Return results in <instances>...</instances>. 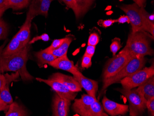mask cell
Instances as JSON below:
<instances>
[{
	"instance_id": "20",
	"label": "cell",
	"mask_w": 154,
	"mask_h": 116,
	"mask_svg": "<svg viewBox=\"0 0 154 116\" xmlns=\"http://www.w3.org/2000/svg\"><path fill=\"white\" fill-rule=\"evenodd\" d=\"M140 11L142 16L144 31L148 32L154 38V14H149L144 9V7L140 8Z\"/></svg>"
},
{
	"instance_id": "25",
	"label": "cell",
	"mask_w": 154,
	"mask_h": 116,
	"mask_svg": "<svg viewBox=\"0 0 154 116\" xmlns=\"http://www.w3.org/2000/svg\"><path fill=\"white\" fill-rule=\"evenodd\" d=\"M104 112L103 108L98 100L94 101L91 105L85 116H108Z\"/></svg>"
},
{
	"instance_id": "36",
	"label": "cell",
	"mask_w": 154,
	"mask_h": 116,
	"mask_svg": "<svg viewBox=\"0 0 154 116\" xmlns=\"http://www.w3.org/2000/svg\"><path fill=\"white\" fill-rule=\"evenodd\" d=\"M117 23V19H109V20H105L102 21V26L105 28H107L108 27H110L114 23Z\"/></svg>"
},
{
	"instance_id": "8",
	"label": "cell",
	"mask_w": 154,
	"mask_h": 116,
	"mask_svg": "<svg viewBox=\"0 0 154 116\" xmlns=\"http://www.w3.org/2000/svg\"><path fill=\"white\" fill-rule=\"evenodd\" d=\"M36 80L39 82L45 83L51 86L52 89L61 98L68 101L74 100L77 95V92L72 91L68 87L57 80L50 79H44L41 78H37Z\"/></svg>"
},
{
	"instance_id": "35",
	"label": "cell",
	"mask_w": 154,
	"mask_h": 116,
	"mask_svg": "<svg viewBox=\"0 0 154 116\" xmlns=\"http://www.w3.org/2000/svg\"><path fill=\"white\" fill-rule=\"evenodd\" d=\"M95 49H96V46H87L85 55L92 58L95 53Z\"/></svg>"
},
{
	"instance_id": "4",
	"label": "cell",
	"mask_w": 154,
	"mask_h": 116,
	"mask_svg": "<svg viewBox=\"0 0 154 116\" xmlns=\"http://www.w3.org/2000/svg\"><path fill=\"white\" fill-rule=\"evenodd\" d=\"M117 90L120 92L128 100L129 103V113L131 116H141L146 109V100L136 88L124 89L119 88Z\"/></svg>"
},
{
	"instance_id": "12",
	"label": "cell",
	"mask_w": 154,
	"mask_h": 116,
	"mask_svg": "<svg viewBox=\"0 0 154 116\" xmlns=\"http://www.w3.org/2000/svg\"><path fill=\"white\" fill-rule=\"evenodd\" d=\"M97 100V99L88 94H83L81 98L74 99V102L72 105V110L80 116H85L91 105Z\"/></svg>"
},
{
	"instance_id": "38",
	"label": "cell",
	"mask_w": 154,
	"mask_h": 116,
	"mask_svg": "<svg viewBox=\"0 0 154 116\" xmlns=\"http://www.w3.org/2000/svg\"><path fill=\"white\" fill-rule=\"evenodd\" d=\"M9 106V105L7 104L0 99V111H7Z\"/></svg>"
},
{
	"instance_id": "10",
	"label": "cell",
	"mask_w": 154,
	"mask_h": 116,
	"mask_svg": "<svg viewBox=\"0 0 154 116\" xmlns=\"http://www.w3.org/2000/svg\"><path fill=\"white\" fill-rule=\"evenodd\" d=\"M53 0H32L27 14L33 19L35 16L41 15L46 17L51 3Z\"/></svg>"
},
{
	"instance_id": "15",
	"label": "cell",
	"mask_w": 154,
	"mask_h": 116,
	"mask_svg": "<svg viewBox=\"0 0 154 116\" xmlns=\"http://www.w3.org/2000/svg\"><path fill=\"white\" fill-rule=\"evenodd\" d=\"M6 81L0 91V99L7 104L10 105L13 102V99L9 91V86L12 81L16 80L20 77L19 72H16L11 74H5Z\"/></svg>"
},
{
	"instance_id": "22",
	"label": "cell",
	"mask_w": 154,
	"mask_h": 116,
	"mask_svg": "<svg viewBox=\"0 0 154 116\" xmlns=\"http://www.w3.org/2000/svg\"><path fill=\"white\" fill-rule=\"evenodd\" d=\"M74 1L77 10L75 14L77 19L85 14L93 3V0H74Z\"/></svg>"
},
{
	"instance_id": "32",
	"label": "cell",
	"mask_w": 154,
	"mask_h": 116,
	"mask_svg": "<svg viewBox=\"0 0 154 116\" xmlns=\"http://www.w3.org/2000/svg\"><path fill=\"white\" fill-rule=\"evenodd\" d=\"M91 58H92L89 56H86L84 54L82 58V63H81V66L83 68H85V69H88L91 67L92 65V62H91Z\"/></svg>"
},
{
	"instance_id": "28",
	"label": "cell",
	"mask_w": 154,
	"mask_h": 116,
	"mask_svg": "<svg viewBox=\"0 0 154 116\" xmlns=\"http://www.w3.org/2000/svg\"><path fill=\"white\" fill-rule=\"evenodd\" d=\"M122 47L121 44V40L119 38H116L112 40L110 48V51L113 54V56L116 55V53L118 52L119 50Z\"/></svg>"
},
{
	"instance_id": "19",
	"label": "cell",
	"mask_w": 154,
	"mask_h": 116,
	"mask_svg": "<svg viewBox=\"0 0 154 116\" xmlns=\"http://www.w3.org/2000/svg\"><path fill=\"white\" fill-rule=\"evenodd\" d=\"M24 47L23 44L14 36L3 51L0 52V55L3 57L12 56L20 51Z\"/></svg>"
},
{
	"instance_id": "26",
	"label": "cell",
	"mask_w": 154,
	"mask_h": 116,
	"mask_svg": "<svg viewBox=\"0 0 154 116\" xmlns=\"http://www.w3.org/2000/svg\"><path fill=\"white\" fill-rule=\"evenodd\" d=\"M30 4V0H8L9 8L18 10L27 7Z\"/></svg>"
},
{
	"instance_id": "17",
	"label": "cell",
	"mask_w": 154,
	"mask_h": 116,
	"mask_svg": "<svg viewBox=\"0 0 154 116\" xmlns=\"http://www.w3.org/2000/svg\"><path fill=\"white\" fill-rule=\"evenodd\" d=\"M33 18L27 14L26 21L15 37L23 44L24 46L28 44L30 41V30Z\"/></svg>"
},
{
	"instance_id": "39",
	"label": "cell",
	"mask_w": 154,
	"mask_h": 116,
	"mask_svg": "<svg viewBox=\"0 0 154 116\" xmlns=\"http://www.w3.org/2000/svg\"><path fill=\"white\" fill-rule=\"evenodd\" d=\"M6 77L5 75L2 74L0 73V91L1 90L4 84L6 83Z\"/></svg>"
},
{
	"instance_id": "7",
	"label": "cell",
	"mask_w": 154,
	"mask_h": 116,
	"mask_svg": "<svg viewBox=\"0 0 154 116\" xmlns=\"http://www.w3.org/2000/svg\"><path fill=\"white\" fill-rule=\"evenodd\" d=\"M140 8L135 3L124 5L121 7L129 19L133 32H145Z\"/></svg>"
},
{
	"instance_id": "6",
	"label": "cell",
	"mask_w": 154,
	"mask_h": 116,
	"mask_svg": "<svg viewBox=\"0 0 154 116\" xmlns=\"http://www.w3.org/2000/svg\"><path fill=\"white\" fill-rule=\"evenodd\" d=\"M154 76V64L149 67H143L130 76L125 77L120 80L124 89H132L138 87L150 77Z\"/></svg>"
},
{
	"instance_id": "1",
	"label": "cell",
	"mask_w": 154,
	"mask_h": 116,
	"mask_svg": "<svg viewBox=\"0 0 154 116\" xmlns=\"http://www.w3.org/2000/svg\"><path fill=\"white\" fill-rule=\"evenodd\" d=\"M30 48V45L27 44L20 51L12 56L3 57L0 55V73L18 72L21 78L24 81L33 79V77L26 69Z\"/></svg>"
},
{
	"instance_id": "21",
	"label": "cell",
	"mask_w": 154,
	"mask_h": 116,
	"mask_svg": "<svg viewBox=\"0 0 154 116\" xmlns=\"http://www.w3.org/2000/svg\"><path fill=\"white\" fill-rule=\"evenodd\" d=\"M35 55L37 58L38 64L40 67H43L46 64H49L57 58L51 53L48 52L45 50L37 52L35 54Z\"/></svg>"
},
{
	"instance_id": "31",
	"label": "cell",
	"mask_w": 154,
	"mask_h": 116,
	"mask_svg": "<svg viewBox=\"0 0 154 116\" xmlns=\"http://www.w3.org/2000/svg\"><path fill=\"white\" fill-rule=\"evenodd\" d=\"M50 40V37L47 34L44 33L43 34H42L41 35L36 36V37H35L34 38H33L31 41H29L28 44L31 45V44H33V43L37 42L38 40H43L44 41L47 42V41H48Z\"/></svg>"
},
{
	"instance_id": "13",
	"label": "cell",
	"mask_w": 154,
	"mask_h": 116,
	"mask_svg": "<svg viewBox=\"0 0 154 116\" xmlns=\"http://www.w3.org/2000/svg\"><path fill=\"white\" fill-rule=\"evenodd\" d=\"M71 102L61 98L57 93L54 94L52 105V116H68Z\"/></svg>"
},
{
	"instance_id": "40",
	"label": "cell",
	"mask_w": 154,
	"mask_h": 116,
	"mask_svg": "<svg viewBox=\"0 0 154 116\" xmlns=\"http://www.w3.org/2000/svg\"><path fill=\"white\" fill-rule=\"evenodd\" d=\"M139 7H144L146 0H133Z\"/></svg>"
},
{
	"instance_id": "16",
	"label": "cell",
	"mask_w": 154,
	"mask_h": 116,
	"mask_svg": "<svg viewBox=\"0 0 154 116\" xmlns=\"http://www.w3.org/2000/svg\"><path fill=\"white\" fill-rule=\"evenodd\" d=\"M49 65L55 69L66 71L71 74L79 71L73 62L68 59L67 55L57 58Z\"/></svg>"
},
{
	"instance_id": "2",
	"label": "cell",
	"mask_w": 154,
	"mask_h": 116,
	"mask_svg": "<svg viewBox=\"0 0 154 116\" xmlns=\"http://www.w3.org/2000/svg\"><path fill=\"white\" fill-rule=\"evenodd\" d=\"M144 32H131L124 50L134 56L144 57L152 55L153 50L150 47L148 35Z\"/></svg>"
},
{
	"instance_id": "18",
	"label": "cell",
	"mask_w": 154,
	"mask_h": 116,
	"mask_svg": "<svg viewBox=\"0 0 154 116\" xmlns=\"http://www.w3.org/2000/svg\"><path fill=\"white\" fill-rule=\"evenodd\" d=\"M144 99L147 101L154 97V76L150 77L137 88Z\"/></svg>"
},
{
	"instance_id": "41",
	"label": "cell",
	"mask_w": 154,
	"mask_h": 116,
	"mask_svg": "<svg viewBox=\"0 0 154 116\" xmlns=\"http://www.w3.org/2000/svg\"><path fill=\"white\" fill-rule=\"evenodd\" d=\"M0 7L7 8L9 9L8 0H0Z\"/></svg>"
},
{
	"instance_id": "37",
	"label": "cell",
	"mask_w": 154,
	"mask_h": 116,
	"mask_svg": "<svg viewBox=\"0 0 154 116\" xmlns=\"http://www.w3.org/2000/svg\"><path fill=\"white\" fill-rule=\"evenodd\" d=\"M117 23H120V24H124V23H127L129 24L130 23L129 19L127 15H123L121 16L120 18L117 19Z\"/></svg>"
},
{
	"instance_id": "34",
	"label": "cell",
	"mask_w": 154,
	"mask_h": 116,
	"mask_svg": "<svg viewBox=\"0 0 154 116\" xmlns=\"http://www.w3.org/2000/svg\"><path fill=\"white\" fill-rule=\"evenodd\" d=\"M61 1L65 3L68 8L72 9L74 12V14H76L77 10H76V6H75L74 0H61Z\"/></svg>"
},
{
	"instance_id": "27",
	"label": "cell",
	"mask_w": 154,
	"mask_h": 116,
	"mask_svg": "<svg viewBox=\"0 0 154 116\" xmlns=\"http://www.w3.org/2000/svg\"><path fill=\"white\" fill-rule=\"evenodd\" d=\"M8 35V27L2 18H0V40H4Z\"/></svg>"
},
{
	"instance_id": "33",
	"label": "cell",
	"mask_w": 154,
	"mask_h": 116,
	"mask_svg": "<svg viewBox=\"0 0 154 116\" xmlns=\"http://www.w3.org/2000/svg\"><path fill=\"white\" fill-rule=\"evenodd\" d=\"M146 108L148 109L149 113L151 116H154V97L146 101Z\"/></svg>"
},
{
	"instance_id": "30",
	"label": "cell",
	"mask_w": 154,
	"mask_h": 116,
	"mask_svg": "<svg viewBox=\"0 0 154 116\" xmlns=\"http://www.w3.org/2000/svg\"><path fill=\"white\" fill-rule=\"evenodd\" d=\"M100 38L97 33H93L90 34L88 41V45H92L96 46L99 43Z\"/></svg>"
},
{
	"instance_id": "24",
	"label": "cell",
	"mask_w": 154,
	"mask_h": 116,
	"mask_svg": "<svg viewBox=\"0 0 154 116\" xmlns=\"http://www.w3.org/2000/svg\"><path fill=\"white\" fill-rule=\"evenodd\" d=\"M72 38L71 37H66L64 42L62 43V45L58 48L48 52L51 53L57 58L66 55H67L69 46L72 42Z\"/></svg>"
},
{
	"instance_id": "5",
	"label": "cell",
	"mask_w": 154,
	"mask_h": 116,
	"mask_svg": "<svg viewBox=\"0 0 154 116\" xmlns=\"http://www.w3.org/2000/svg\"><path fill=\"white\" fill-rule=\"evenodd\" d=\"M134 56L128 51L123 49L117 55L110 59L104 69L103 80L117 73Z\"/></svg>"
},
{
	"instance_id": "9",
	"label": "cell",
	"mask_w": 154,
	"mask_h": 116,
	"mask_svg": "<svg viewBox=\"0 0 154 116\" xmlns=\"http://www.w3.org/2000/svg\"><path fill=\"white\" fill-rule=\"evenodd\" d=\"M72 74L73 77L79 83L82 88L86 91L88 95L97 99L96 95L98 87L97 82L85 77L79 70Z\"/></svg>"
},
{
	"instance_id": "14",
	"label": "cell",
	"mask_w": 154,
	"mask_h": 116,
	"mask_svg": "<svg viewBox=\"0 0 154 116\" xmlns=\"http://www.w3.org/2000/svg\"><path fill=\"white\" fill-rule=\"evenodd\" d=\"M48 79L59 81L72 91L78 92L82 91L81 86L73 77L60 73H55L53 74Z\"/></svg>"
},
{
	"instance_id": "3",
	"label": "cell",
	"mask_w": 154,
	"mask_h": 116,
	"mask_svg": "<svg viewBox=\"0 0 154 116\" xmlns=\"http://www.w3.org/2000/svg\"><path fill=\"white\" fill-rule=\"evenodd\" d=\"M146 62L144 57L134 56L117 73L103 80V88L100 92V95L103 94L104 91L111 85L119 83L121 80L125 77L142 69L144 67Z\"/></svg>"
},
{
	"instance_id": "29",
	"label": "cell",
	"mask_w": 154,
	"mask_h": 116,
	"mask_svg": "<svg viewBox=\"0 0 154 116\" xmlns=\"http://www.w3.org/2000/svg\"><path fill=\"white\" fill-rule=\"evenodd\" d=\"M65 39L66 38L54 39L50 46L45 49V51L48 52H50L51 51H53V50L57 49L62 45V43L64 42Z\"/></svg>"
},
{
	"instance_id": "23",
	"label": "cell",
	"mask_w": 154,
	"mask_h": 116,
	"mask_svg": "<svg viewBox=\"0 0 154 116\" xmlns=\"http://www.w3.org/2000/svg\"><path fill=\"white\" fill-rule=\"evenodd\" d=\"M28 115L27 112L23 105L14 101L9 105L8 110L5 114L6 116H26Z\"/></svg>"
},
{
	"instance_id": "11",
	"label": "cell",
	"mask_w": 154,
	"mask_h": 116,
	"mask_svg": "<svg viewBox=\"0 0 154 116\" xmlns=\"http://www.w3.org/2000/svg\"><path fill=\"white\" fill-rule=\"evenodd\" d=\"M102 103L105 111L111 116L125 115L129 111L128 105L117 103L110 100L105 96L103 97Z\"/></svg>"
},
{
	"instance_id": "42",
	"label": "cell",
	"mask_w": 154,
	"mask_h": 116,
	"mask_svg": "<svg viewBox=\"0 0 154 116\" xmlns=\"http://www.w3.org/2000/svg\"><path fill=\"white\" fill-rule=\"evenodd\" d=\"M8 8H7L6 7H0V18H1L2 15H3L4 12L8 9Z\"/></svg>"
}]
</instances>
